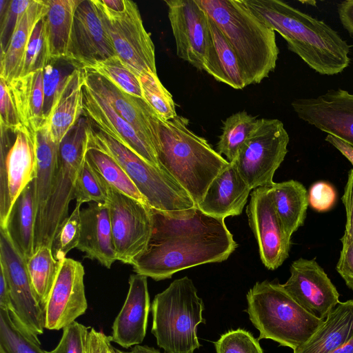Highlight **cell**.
<instances>
[{
    "label": "cell",
    "mask_w": 353,
    "mask_h": 353,
    "mask_svg": "<svg viewBox=\"0 0 353 353\" xmlns=\"http://www.w3.org/2000/svg\"><path fill=\"white\" fill-rule=\"evenodd\" d=\"M150 212L151 236L132 265L137 274L154 281L170 279L185 269L224 261L238 245L224 219L197 206L176 211L150 208Z\"/></svg>",
    "instance_id": "6da1fadb"
},
{
    "label": "cell",
    "mask_w": 353,
    "mask_h": 353,
    "mask_svg": "<svg viewBox=\"0 0 353 353\" xmlns=\"http://www.w3.org/2000/svg\"><path fill=\"white\" fill-rule=\"evenodd\" d=\"M265 25L286 41L288 50L323 75L341 73L349 66L350 46L323 21L280 0H244Z\"/></svg>",
    "instance_id": "7a4b0ae2"
},
{
    "label": "cell",
    "mask_w": 353,
    "mask_h": 353,
    "mask_svg": "<svg viewBox=\"0 0 353 353\" xmlns=\"http://www.w3.org/2000/svg\"><path fill=\"white\" fill-rule=\"evenodd\" d=\"M152 144L160 168L190 196L196 206L212 181L230 162L204 138L188 128V120L176 115L170 120L152 118Z\"/></svg>",
    "instance_id": "3957f363"
},
{
    "label": "cell",
    "mask_w": 353,
    "mask_h": 353,
    "mask_svg": "<svg viewBox=\"0 0 353 353\" xmlns=\"http://www.w3.org/2000/svg\"><path fill=\"white\" fill-rule=\"evenodd\" d=\"M221 30L238 59L247 85L259 83L276 68L275 32L244 0H196Z\"/></svg>",
    "instance_id": "277c9868"
},
{
    "label": "cell",
    "mask_w": 353,
    "mask_h": 353,
    "mask_svg": "<svg viewBox=\"0 0 353 353\" xmlns=\"http://www.w3.org/2000/svg\"><path fill=\"white\" fill-rule=\"evenodd\" d=\"M246 298L245 311L259 331L258 340L272 339L293 351L303 345L324 321L305 311L279 283L256 282Z\"/></svg>",
    "instance_id": "5b68a950"
},
{
    "label": "cell",
    "mask_w": 353,
    "mask_h": 353,
    "mask_svg": "<svg viewBox=\"0 0 353 353\" xmlns=\"http://www.w3.org/2000/svg\"><path fill=\"white\" fill-rule=\"evenodd\" d=\"M204 304L192 280L184 276L172 281L152 301V334L165 353H194L201 347L197 327L205 323Z\"/></svg>",
    "instance_id": "8992f818"
},
{
    "label": "cell",
    "mask_w": 353,
    "mask_h": 353,
    "mask_svg": "<svg viewBox=\"0 0 353 353\" xmlns=\"http://www.w3.org/2000/svg\"><path fill=\"white\" fill-rule=\"evenodd\" d=\"M91 122L83 113L59 144L53 187L43 214L35 225L34 252L51 248L55 234L68 216L78 172L85 159Z\"/></svg>",
    "instance_id": "52a82bcc"
},
{
    "label": "cell",
    "mask_w": 353,
    "mask_h": 353,
    "mask_svg": "<svg viewBox=\"0 0 353 353\" xmlns=\"http://www.w3.org/2000/svg\"><path fill=\"white\" fill-rule=\"evenodd\" d=\"M88 144L104 150L119 163L150 208L176 211L196 206L188 193L167 172L142 159L92 122Z\"/></svg>",
    "instance_id": "ba28073f"
},
{
    "label": "cell",
    "mask_w": 353,
    "mask_h": 353,
    "mask_svg": "<svg viewBox=\"0 0 353 353\" xmlns=\"http://www.w3.org/2000/svg\"><path fill=\"white\" fill-rule=\"evenodd\" d=\"M289 135L276 119H259L232 163L254 190L270 187L288 152Z\"/></svg>",
    "instance_id": "9c48e42d"
},
{
    "label": "cell",
    "mask_w": 353,
    "mask_h": 353,
    "mask_svg": "<svg viewBox=\"0 0 353 353\" xmlns=\"http://www.w3.org/2000/svg\"><path fill=\"white\" fill-rule=\"evenodd\" d=\"M112 46L121 61L138 77L143 72L157 74L154 46L144 28L137 3L126 0L124 10L107 9L99 0H94Z\"/></svg>",
    "instance_id": "30bf717a"
},
{
    "label": "cell",
    "mask_w": 353,
    "mask_h": 353,
    "mask_svg": "<svg viewBox=\"0 0 353 353\" xmlns=\"http://www.w3.org/2000/svg\"><path fill=\"white\" fill-rule=\"evenodd\" d=\"M0 269L8 281L11 297V317L34 342L44 332L45 312L32 286L26 259L14 248L6 230L0 228Z\"/></svg>",
    "instance_id": "8fae6325"
},
{
    "label": "cell",
    "mask_w": 353,
    "mask_h": 353,
    "mask_svg": "<svg viewBox=\"0 0 353 353\" xmlns=\"http://www.w3.org/2000/svg\"><path fill=\"white\" fill-rule=\"evenodd\" d=\"M107 204L117 261L133 265L151 236L150 207L109 185Z\"/></svg>",
    "instance_id": "7c38bea8"
},
{
    "label": "cell",
    "mask_w": 353,
    "mask_h": 353,
    "mask_svg": "<svg viewBox=\"0 0 353 353\" xmlns=\"http://www.w3.org/2000/svg\"><path fill=\"white\" fill-rule=\"evenodd\" d=\"M8 132L1 128V228H4L13 203L37 172L34 134L24 128L11 139Z\"/></svg>",
    "instance_id": "4fadbf2b"
},
{
    "label": "cell",
    "mask_w": 353,
    "mask_h": 353,
    "mask_svg": "<svg viewBox=\"0 0 353 353\" xmlns=\"http://www.w3.org/2000/svg\"><path fill=\"white\" fill-rule=\"evenodd\" d=\"M246 208L249 225L259 245L263 264L277 269L288 257L291 236L286 233L275 209L270 187L252 190Z\"/></svg>",
    "instance_id": "5bb4252c"
},
{
    "label": "cell",
    "mask_w": 353,
    "mask_h": 353,
    "mask_svg": "<svg viewBox=\"0 0 353 353\" xmlns=\"http://www.w3.org/2000/svg\"><path fill=\"white\" fill-rule=\"evenodd\" d=\"M114 56L112 41L94 0H79L67 58L83 70Z\"/></svg>",
    "instance_id": "9a60e30c"
},
{
    "label": "cell",
    "mask_w": 353,
    "mask_h": 353,
    "mask_svg": "<svg viewBox=\"0 0 353 353\" xmlns=\"http://www.w3.org/2000/svg\"><path fill=\"white\" fill-rule=\"evenodd\" d=\"M281 285L300 306L320 320H325L339 303L336 288L314 259L300 258L292 262L290 276Z\"/></svg>",
    "instance_id": "2e32d148"
},
{
    "label": "cell",
    "mask_w": 353,
    "mask_h": 353,
    "mask_svg": "<svg viewBox=\"0 0 353 353\" xmlns=\"http://www.w3.org/2000/svg\"><path fill=\"white\" fill-rule=\"evenodd\" d=\"M84 268L76 260L65 258L45 306V327L59 330L83 315L88 303L85 294Z\"/></svg>",
    "instance_id": "e0dca14e"
},
{
    "label": "cell",
    "mask_w": 353,
    "mask_h": 353,
    "mask_svg": "<svg viewBox=\"0 0 353 353\" xmlns=\"http://www.w3.org/2000/svg\"><path fill=\"white\" fill-rule=\"evenodd\" d=\"M292 107L301 119L353 147V94L330 90L316 98L295 99Z\"/></svg>",
    "instance_id": "ac0fdd59"
},
{
    "label": "cell",
    "mask_w": 353,
    "mask_h": 353,
    "mask_svg": "<svg viewBox=\"0 0 353 353\" xmlns=\"http://www.w3.org/2000/svg\"><path fill=\"white\" fill-rule=\"evenodd\" d=\"M177 56L199 70L209 37L208 14L196 0H165Z\"/></svg>",
    "instance_id": "d6986e66"
},
{
    "label": "cell",
    "mask_w": 353,
    "mask_h": 353,
    "mask_svg": "<svg viewBox=\"0 0 353 353\" xmlns=\"http://www.w3.org/2000/svg\"><path fill=\"white\" fill-rule=\"evenodd\" d=\"M82 94L83 114L93 124L148 163L160 168L152 145L121 117L105 98L92 90L83 78Z\"/></svg>",
    "instance_id": "ffe728a7"
},
{
    "label": "cell",
    "mask_w": 353,
    "mask_h": 353,
    "mask_svg": "<svg viewBox=\"0 0 353 353\" xmlns=\"http://www.w3.org/2000/svg\"><path fill=\"white\" fill-rule=\"evenodd\" d=\"M147 278L130 275L126 299L113 322L111 341L123 348L140 345L145 336L150 310Z\"/></svg>",
    "instance_id": "44dd1931"
},
{
    "label": "cell",
    "mask_w": 353,
    "mask_h": 353,
    "mask_svg": "<svg viewBox=\"0 0 353 353\" xmlns=\"http://www.w3.org/2000/svg\"><path fill=\"white\" fill-rule=\"evenodd\" d=\"M77 248L106 268L117 261L107 203H89L81 210V234Z\"/></svg>",
    "instance_id": "7402d4cb"
},
{
    "label": "cell",
    "mask_w": 353,
    "mask_h": 353,
    "mask_svg": "<svg viewBox=\"0 0 353 353\" xmlns=\"http://www.w3.org/2000/svg\"><path fill=\"white\" fill-rule=\"evenodd\" d=\"M81 70L84 82L153 146L152 118L154 112L145 101L123 92L97 72Z\"/></svg>",
    "instance_id": "603a6c76"
},
{
    "label": "cell",
    "mask_w": 353,
    "mask_h": 353,
    "mask_svg": "<svg viewBox=\"0 0 353 353\" xmlns=\"http://www.w3.org/2000/svg\"><path fill=\"white\" fill-rule=\"evenodd\" d=\"M252 190L233 163L210 183L203 200L196 206L207 214L225 219L242 213Z\"/></svg>",
    "instance_id": "cb8c5ba5"
},
{
    "label": "cell",
    "mask_w": 353,
    "mask_h": 353,
    "mask_svg": "<svg viewBox=\"0 0 353 353\" xmlns=\"http://www.w3.org/2000/svg\"><path fill=\"white\" fill-rule=\"evenodd\" d=\"M208 20L209 37L203 70L218 81L234 89H243L247 84L234 50L208 14Z\"/></svg>",
    "instance_id": "d4e9b609"
},
{
    "label": "cell",
    "mask_w": 353,
    "mask_h": 353,
    "mask_svg": "<svg viewBox=\"0 0 353 353\" xmlns=\"http://www.w3.org/2000/svg\"><path fill=\"white\" fill-rule=\"evenodd\" d=\"M353 337V299L339 303L312 336L294 353H332Z\"/></svg>",
    "instance_id": "484cf974"
},
{
    "label": "cell",
    "mask_w": 353,
    "mask_h": 353,
    "mask_svg": "<svg viewBox=\"0 0 353 353\" xmlns=\"http://www.w3.org/2000/svg\"><path fill=\"white\" fill-rule=\"evenodd\" d=\"M37 219L34 179L13 203L3 228L17 251L28 260L34 252ZM1 228V227H0Z\"/></svg>",
    "instance_id": "4316f807"
},
{
    "label": "cell",
    "mask_w": 353,
    "mask_h": 353,
    "mask_svg": "<svg viewBox=\"0 0 353 353\" xmlns=\"http://www.w3.org/2000/svg\"><path fill=\"white\" fill-rule=\"evenodd\" d=\"M8 85L22 125L34 134L45 123L43 70L17 78Z\"/></svg>",
    "instance_id": "83f0119b"
},
{
    "label": "cell",
    "mask_w": 353,
    "mask_h": 353,
    "mask_svg": "<svg viewBox=\"0 0 353 353\" xmlns=\"http://www.w3.org/2000/svg\"><path fill=\"white\" fill-rule=\"evenodd\" d=\"M79 0H44L43 14L48 58L67 57Z\"/></svg>",
    "instance_id": "f1b7e54d"
},
{
    "label": "cell",
    "mask_w": 353,
    "mask_h": 353,
    "mask_svg": "<svg viewBox=\"0 0 353 353\" xmlns=\"http://www.w3.org/2000/svg\"><path fill=\"white\" fill-rule=\"evenodd\" d=\"M34 139L37 157V172L34 179L37 224L43 214L53 187L59 143L53 139L46 124L34 133Z\"/></svg>",
    "instance_id": "f546056e"
},
{
    "label": "cell",
    "mask_w": 353,
    "mask_h": 353,
    "mask_svg": "<svg viewBox=\"0 0 353 353\" xmlns=\"http://www.w3.org/2000/svg\"><path fill=\"white\" fill-rule=\"evenodd\" d=\"M44 10V0H32L21 18L7 50L1 55L0 78L7 84L20 77L31 32Z\"/></svg>",
    "instance_id": "4dcf8cb0"
},
{
    "label": "cell",
    "mask_w": 353,
    "mask_h": 353,
    "mask_svg": "<svg viewBox=\"0 0 353 353\" xmlns=\"http://www.w3.org/2000/svg\"><path fill=\"white\" fill-rule=\"evenodd\" d=\"M277 214L288 236L304 223L308 195L302 183L295 180L274 183L270 186Z\"/></svg>",
    "instance_id": "1f68e13d"
},
{
    "label": "cell",
    "mask_w": 353,
    "mask_h": 353,
    "mask_svg": "<svg viewBox=\"0 0 353 353\" xmlns=\"http://www.w3.org/2000/svg\"><path fill=\"white\" fill-rule=\"evenodd\" d=\"M83 74L77 69L66 84L46 122L53 139L60 143L83 113Z\"/></svg>",
    "instance_id": "d6a6232c"
},
{
    "label": "cell",
    "mask_w": 353,
    "mask_h": 353,
    "mask_svg": "<svg viewBox=\"0 0 353 353\" xmlns=\"http://www.w3.org/2000/svg\"><path fill=\"white\" fill-rule=\"evenodd\" d=\"M85 159L109 185L148 205L125 170L110 154L88 144Z\"/></svg>",
    "instance_id": "836d02e7"
},
{
    "label": "cell",
    "mask_w": 353,
    "mask_h": 353,
    "mask_svg": "<svg viewBox=\"0 0 353 353\" xmlns=\"http://www.w3.org/2000/svg\"><path fill=\"white\" fill-rule=\"evenodd\" d=\"M61 262L54 259L48 246L39 248L26 260L32 286L43 310L57 277Z\"/></svg>",
    "instance_id": "e575fe53"
},
{
    "label": "cell",
    "mask_w": 353,
    "mask_h": 353,
    "mask_svg": "<svg viewBox=\"0 0 353 353\" xmlns=\"http://www.w3.org/2000/svg\"><path fill=\"white\" fill-rule=\"evenodd\" d=\"M77 69L67 57L48 58L43 68V116L45 123L48 121L66 84Z\"/></svg>",
    "instance_id": "d590c367"
},
{
    "label": "cell",
    "mask_w": 353,
    "mask_h": 353,
    "mask_svg": "<svg viewBox=\"0 0 353 353\" xmlns=\"http://www.w3.org/2000/svg\"><path fill=\"white\" fill-rule=\"evenodd\" d=\"M257 121L256 117L246 111H239L228 117L223 122L216 151L224 154L230 163L233 162Z\"/></svg>",
    "instance_id": "8d00e7d4"
},
{
    "label": "cell",
    "mask_w": 353,
    "mask_h": 353,
    "mask_svg": "<svg viewBox=\"0 0 353 353\" xmlns=\"http://www.w3.org/2000/svg\"><path fill=\"white\" fill-rule=\"evenodd\" d=\"M73 199L76 203H107L108 201V184L85 159L74 184Z\"/></svg>",
    "instance_id": "74e56055"
},
{
    "label": "cell",
    "mask_w": 353,
    "mask_h": 353,
    "mask_svg": "<svg viewBox=\"0 0 353 353\" xmlns=\"http://www.w3.org/2000/svg\"><path fill=\"white\" fill-rule=\"evenodd\" d=\"M143 99L161 119L170 120L176 115L175 103L157 74L143 72L139 76Z\"/></svg>",
    "instance_id": "f35d334b"
},
{
    "label": "cell",
    "mask_w": 353,
    "mask_h": 353,
    "mask_svg": "<svg viewBox=\"0 0 353 353\" xmlns=\"http://www.w3.org/2000/svg\"><path fill=\"white\" fill-rule=\"evenodd\" d=\"M83 70L97 72L108 79L123 92L143 99L139 77L117 56L99 62L90 68Z\"/></svg>",
    "instance_id": "ab89813d"
},
{
    "label": "cell",
    "mask_w": 353,
    "mask_h": 353,
    "mask_svg": "<svg viewBox=\"0 0 353 353\" xmlns=\"http://www.w3.org/2000/svg\"><path fill=\"white\" fill-rule=\"evenodd\" d=\"M0 350L4 353H47L19 327L6 309L0 308Z\"/></svg>",
    "instance_id": "60d3db41"
},
{
    "label": "cell",
    "mask_w": 353,
    "mask_h": 353,
    "mask_svg": "<svg viewBox=\"0 0 353 353\" xmlns=\"http://www.w3.org/2000/svg\"><path fill=\"white\" fill-rule=\"evenodd\" d=\"M81 205L76 203L72 214L63 221L53 239L51 250L54 259L61 262L67 254L77 248L81 234Z\"/></svg>",
    "instance_id": "b9f144b4"
},
{
    "label": "cell",
    "mask_w": 353,
    "mask_h": 353,
    "mask_svg": "<svg viewBox=\"0 0 353 353\" xmlns=\"http://www.w3.org/2000/svg\"><path fill=\"white\" fill-rule=\"evenodd\" d=\"M48 59V49L42 15L35 23L31 32L20 77L43 70Z\"/></svg>",
    "instance_id": "7bdbcfd3"
},
{
    "label": "cell",
    "mask_w": 353,
    "mask_h": 353,
    "mask_svg": "<svg viewBox=\"0 0 353 353\" xmlns=\"http://www.w3.org/2000/svg\"><path fill=\"white\" fill-rule=\"evenodd\" d=\"M214 345L216 353H263L259 340L240 328L224 333Z\"/></svg>",
    "instance_id": "ee69618b"
},
{
    "label": "cell",
    "mask_w": 353,
    "mask_h": 353,
    "mask_svg": "<svg viewBox=\"0 0 353 353\" xmlns=\"http://www.w3.org/2000/svg\"><path fill=\"white\" fill-rule=\"evenodd\" d=\"M32 0H12L7 10L0 14L1 55L7 50L11 39Z\"/></svg>",
    "instance_id": "f6af8a7d"
},
{
    "label": "cell",
    "mask_w": 353,
    "mask_h": 353,
    "mask_svg": "<svg viewBox=\"0 0 353 353\" xmlns=\"http://www.w3.org/2000/svg\"><path fill=\"white\" fill-rule=\"evenodd\" d=\"M90 330V327L74 321L63 329L59 343L47 353H86Z\"/></svg>",
    "instance_id": "bcb514c9"
},
{
    "label": "cell",
    "mask_w": 353,
    "mask_h": 353,
    "mask_svg": "<svg viewBox=\"0 0 353 353\" xmlns=\"http://www.w3.org/2000/svg\"><path fill=\"white\" fill-rule=\"evenodd\" d=\"M0 127L13 134L23 130L10 88L6 82L0 78Z\"/></svg>",
    "instance_id": "7dc6e473"
},
{
    "label": "cell",
    "mask_w": 353,
    "mask_h": 353,
    "mask_svg": "<svg viewBox=\"0 0 353 353\" xmlns=\"http://www.w3.org/2000/svg\"><path fill=\"white\" fill-rule=\"evenodd\" d=\"M336 199L335 189L327 182H316L311 186L309 190V204L318 212H325L331 209Z\"/></svg>",
    "instance_id": "c3c4849f"
},
{
    "label": "cell",
    "mask_w": 353,
    "mask_h": 353,
    "mask_svg": "<svg viewBox=\"0 0 353 353\" xmlns=\"http://www.w3.org/2000/svg\"><path fill=\"white\" fill-rule=\"evenodd\" d=\"M342 201L346 212L345 230L341 239L342 244H344L353 241V168L348 173Z\"/></svg>",
    "instance_id": "681fc988"
},
{
    "label": "cell",
    "mask_w": 353,
    "mask_h": 353,
    "mask_svg": "<svg viewBox=\"0 0 353 353\" xmlns=\"http://www.w3.org/2000/svg\"><path fill=\"white\" fill-rule=\"evenodd\" d=\"M336 270L347 287L353 290V241L343 244Z\"/></svg>",
    "instance_id": "f907efd6"
},
{
    "label": "cell",
    "mask_w": 353,
    "mask_h": 353,
    "mask_svg": "<svg viewBox=\"0 0 353 353\" xmlns=\"http://www.w3.org/2000/svg\"><path fill=\"white\" fill-rule=\"evenodd\" d=\"M111 342L110 336L92 327L89 332L86 353H108Z\"/></svg>",
    "instance_id": "816d5d0a"
},
{
    "label": "cell",
    "mask_w": 353,
    "mask_h": 353,
    "mask_svg": "<svg viewBox=\"0 0 353 353\" xmlns=\"http://www.w3.org/2000/svg\"><path fill=\"white\" fill-rule=\"evenodd\" d=\"M341 22L353 38V0H346L338 5Z\"/></svg>",
    "instance_id": "f5cc1de1"
},
{
    "label": "cell",
    "mask_w": 353,
    "mask_h": 353,
    "mask_svg": "<svg viewBox=\"0 0 353 353\" xmlns=\"http://www.w3.org/2000/svg\"><path fill=\"white\" fill-rule=\"evenodd\" d=\"M10 290L3 272L0 269V308L10 310Z\"/></svg>",
    "instance_id": "db71d44e"
},
{
    "label": "cell",
    "mask_w": 353,
    "mask_h": 353,
    "mask_svg": "<svg viewBox=\"0 0 353 353\" xmlns=\"http://www.w3.org/2000/svg\"><path fill=\"white\" fill-rule=\"evenodd\" d=\"M107 9L116 12L124 10L126 0H99Z\"/></svg>",
    "instance_id": "11a10c76"
},
{
    "label": "cell",
    "mask_w": 353,
    "mask_h": 353,
    "mask_svg": "<svg viewBox=\"0 0 353 353\" xmlns=\"http://www.w3.org/2000/svg\"><path fill=\"white\" fill-rule=\"evenodd\" d=\"M128 353H161L158 350L148 345H137L134 346Z\"/></svg>",
    "instance_id": "9f6ffc18"
},
{
    "label": "cell",
    "mask_w": 353,
    "mask_h": 353,
    "mask_svg": "<svg viewBox=\"0 0 353 353\" xmlns=\"http://www.w3.org/2000/svg\"><path fill=\"white\" fill-rule=\"evenodd\" d=\"M332 353H353V337Z\"/></svg>",
    "instance_id": "6f0895ef"
},
{
    "label": "cell",
    "mask_w": 353,
    "mask_h": 353,
    "mask_svg": "<svg viewBox=\"0 0 353 353\" xmlns=\"http://www.w3.org/2000/svg\"><path fill=\"white\" fill-rule=\"evenodd\" d=\"M108 353H128V352H125L119 349H116L113 347L112 345H111Z\"/></svg>",
    "instance_id": "680465c9"
},
{
    "label": "cell",
    "mask_w": 353,
    "mask_h": 353,
    "mask_svg": "<svg viewBox=\"0 0 353 353\" xmlns=\"http://www.w3.org/2000/svg\"><path fill=\"white\" fill-rule=\"evenodd\" d=\"M0 353H4L3 351L0 350Z\"/></svg>",
    "instance_id": "91938a15"
}]
</instances>
